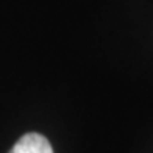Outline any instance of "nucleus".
<instances>
[{
  "label": "nucleus",
  "mask_w": 153,
  "mask_h": 153,
  "mask_svg": "<svg viewBox=\"0 0 153 153\" xmlns=\"http://www.w3.org/2000/svg\"><path fill=\"white\" fill-rule=\"evenodd\" d=\"M10 153H53L50 142L39 133H27L13 145Z\"/></svg>",
  "instance_id": "1"
}]
</instances>
